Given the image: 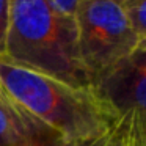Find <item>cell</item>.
<instances>
[{"label":"cell","mask_w":146,"mask_h":146,"mask_svg":"<svg viewBox=\"0 0 146 146\" xmlns=\"http://www.w3.org/2000/svg\"><path fill=\"white\" fill-rule=\"evenodd\" d=\"M0 82L16 104L72 145L96 143L119 118L93 86H77L5 60H0Z\"/></svg>","instance_id":"cell-1"},{"label":"cell","mask_w":146,"mask_h":146,"mask_svg":"<svg viewBox=\"0 0 146 146\" xmlns=\"http://www.w3.org/2000/svg\"><path fill=\"white\" fill-rule=\"evenodd\" d=\"M3 60L77 86H91L79 58L76 21L50 0H10Z\"/></svg>","instance_id":"cell-2"},{"label":"cell","mask_w":146,"mask_h":146,"mask_svg":"<svg viewBox=\"0 0 146 146\" xmlns=\"http://www.w3.org/2000/svg\"><path fill=\"white\" fill-rule=\"evenodd\" d=\"M74 21L79 58L91 86L138 46L123 5L115 0H79Z\"/></svg>","instance_id":"cell-3"},{"label":"cell","mask_w":146,"mask_h":146,"mask_svg":"<svg viewBox=\"0 0 146 146\" xmlns=\"http://www.w3.org/2000/svg\"><path fill=\"white\" fill-rule=\"evenodd\" d=\"M121 116L130 110L146 115V50H135L93 85Z\"/></svg>","instance_id":"cell-4"},{"label":"cell","mask_w":146,"mask_h":146,"mask_svg":"<svg viewBox=\"0 0 146 146\" xmlns=\"http://www.w3.org/2000/svg\"><path fill=\"white\" fill-rule=\"evenodd\" d=\"M24 133V110L0 82V146H19Z\"/></svg>","instance_id":"cell-5"},{"label":"cell","mask_w":146,"mask_h":146,"mask_svg":"<svg viewBox=\"0 0 146 146\" xmlns=\"http://www.w3.org/2000/svg\"><path fill=\"white\" fill-rule=\"evenodd\" d=\"M111 146H146V115L130 110L118 118Z\"/></svg>","instance_id":"cell-6"},{"label":"cell","mask_w":146,"mask_h":146,"mask_svg":"<svg viewBox=\"0 0 146 146\" xmlns=\"http://www.w3.org/2000/svg\"><path fill=\"white\" fill-rule=\"evenodd\" d=\"M24 110V108H22ZM19 146H80L64 140L58 132L24 110V133ZM91 146V145H86Z\"/></svg>","instance_id":"cell-7"},{"label":"cell","mask_w":146,"mask_h":146,"mask_svg":"<svg viewBox=\"0 0 146 146\" xmlns=\"http://www.w3.org/2000/svg\"><path fill=\"white\" fill-rule=\"evenodd\" d=\"M123 8L138 39L146 38V0H129Z\"/></svg>","instance_id":"cell-8"},{"label":"cell","mask_w":146,"mask_h":146,"mask_svg":"<svg viewBox=\"0 0 146 146\" xmlns=\"http://www.w3.org/2000/svg\"><path fill=\"white\" fill-rule=\"evenodd\" d=\"M8 11H10V0H0V60L7 57Z\"/></svg>","instance_id":"cell-9"},{"label":"cell","mask_w":146,"mask_h":146,"mask_svg":"<svg viewBox=\"0 0 146 146\" xmlns=\"http://www.w3.org/2000/svg\"><path fill=\"white\" fill-rule=\"evenodd\" d=\"M50 2L60 13L71 16V17H74L77 5H79V0H50Z\"/></svg>","instance_id":"cell-10"},{"label":"cell","mask_w":146,"mask_h":146,"mask_svg":"<svg viewBox=\"0 0 146 146\" xmlns=\"http://www.w3.org/2000/svg\"><path fill=\"white\" fill-rule=\"evenodd\" d=\"M115 127V126H113ZM111 135H113V129L110 130V132L107 133V135L104 137V138L98 140L96 143H93L91 146H111Z\"/></svg>","instance_id":"cell-11"},{"label":"cell","mask_w":146,"mask_h":146,"mask_svg":"<svg viewBox=\"0 0 146 146\" xmlns=\"http://www.w3.org/2000/svg\"><path fill=\"white\" fill-rule=\"evenodd\" d=\"M135 50H146V38L140 39V41H138V46H137Z\"/></svg>","instance_id":"cell-12"},{"label":"cell","mask_w":146,"mask_h":146,"mask_svg":"<svg viewBox=\"0 0 146 146\" xmlns=\"http://www.w3.org/2000/svg\"><path fill=\"white\" fill-rule=\"evenodd\" d=\"M115 2H118V3L123 5V3H126V2H129V0H115Z\"/></svg>","instance_id":"cell-13"}]
</instances>
